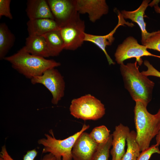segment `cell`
Listing matches in <instances>:
<instances>
[{
    "label": "cell",
    "instance_id": "11",
    "mask_svg": "<svg viewBox=\"0 0 160 160\" xmlns=\"http://www.w3.org/2000/svg\"><path fill=\"white\" fill-rule=\"evenodd\" d=\"M76 9L80 14L87 13L89 20L95 22L107 14L109 7L105 0H75Z\"/></svg>",
    "mask_w": 160,
    "mask_h": 160
},
{
    "label": "cell",
    "instance_id": "7",
    "mask_svg": "<svg viewBox=\"0 0 160 160\" xmlns=\"http://www.w3.org/2000/svg\"><path fill=\"white\" fill-rule=\"evenodd\" d=\"M114 56L117 63L120 65L125 60L133 58H136V61L139 65L143 62L142 57L153 56L160 58V56L149 52L145 46L139 44L137 40L132 36L127 37L118 46Z\"/></svg>",
    "mask_w": 160,
    "mask_h": 160
},
{
    "label": "cell",
    "instance_id": "24",
    "mask_svg": "<svg viewBox=\"0 0 160 160\" xmlns=\"http://www.w3.org/2000/svg\"><path fill=\"white\" fill-rule=\"evenodd\" d=\"M146 47L147 49L156 50L160 52V30L155 33L146 39L142 44Z\"/></svg>",
    "mask_w": 160,
    "mask_h": 160
},
{
    "label": "cell",
    "instance_id": "13",
    "mask_svg": "<svg viewBox=\"0 0 160 160\" xmlns=\"http://www.w3.org/2000/svg\"><path fill=\"white\" fill-rule=\"evenodd\" d=\"M130 132L127 126L122 124L116 126L112 134V148L110 151L112 160H121L125 153V147L126 140Z\"/></svg>",
    "mask_w": 160,
    "mask_h": 160
},
{
    "label": "cell",
    "instance_id": "28",
    "mask_svg": "<svg viewBox=\"0 0 160 160\" xmlns=\"http://www.w3.org/2000/svg\"><path fill=\"white\" fill-rule=\"evenodd\" d=\"M41 160H57V159L53 155L49 153L44 156Z\"/></svg>",
    "mask_w": 160,
    "mask_h": 160
},
{
    "label": "cell",
    "instance_id": "10",
    "mask_svg": "<svg viewBox=\"0 0 160 160\" xmlns=\"http://www.w3.org/2000/svg\"><path fill=\"white\" fill-rule=\"evenodd\" d=\"M54 17L60 27L63 26L77 13L75 0H47Z\"/></svg>",
    "mask_w": 160,
    "mask_h": 160
},
{
    "label": "cell",
    "instance_id": "26",
    "mask_svg": "<svg viewBox=\"0 0 160 160\" xmlns=\"http://www.w3.org/2000/svg\"><path fill=\"white\" fill-rule=\"evenodd\" d=\"M10 0H0V18L4 16L10 19L13 17L10 12Z\"/></svg>",
    "mask_w": 160,
    "mask_h": 160
},
{
    "label": "cell",
    "instance_id": "27",
    "mask_svg": "<svg viewBox=\"0 0 160 160\" xmlns=\"http://www.w3.org/2000/svg\"><path fill=\"white\" fill-rule=\"evenodd\" d=\"M143 63L147 69L146 71L141 72L142 74L147 76H153L160 78V72L156 69L148 61L145 60Z\"/></svg>",
    "mask_w": 160,
    "mask_h": 160
},
{
    "label": "cell",
    "instance_id": "3",
    "mask_svg": "<svg viewBox=\"0 0 160 160\" xmlns=\"http://www.w3.org/2000/svg\"><path fill=\"white\" fill-rule=\"evenodd\" d=\"M135 102L134 122L136 129V140L141 151L148 148L152 139L160 129V119L157 114L149 113L142 102Z\"/></svg>",
    "mask_w": 160,
    "mask_h": 160
},
{
    "label": "cell",
    "instance_id": "1",
    "mask_svg": "<svg viewBox=\"0 0 160 160\" xmlns=\"http://www.w3.org/2000/svg\"><path fill=\"white\" fill-rule=\"evenodd\" d=\"M137 63L120 65V69L125 88L135 102L139 101L147 106L152 99L155 83L139 69Z\"/></svg>",
    "mask_w": 160,
    "mask_h": 160
},
{
    "label": "cell",
    "instance_id": "9",
    "mask_svg": "<svg viewBox=\"0 0 160 160\" xmlns=\"http://www.w3.org/2000/svg\"><path fill=\"white\" fill-rule=\"evenodd\" d=\"M99 144L89 134L83 132L78 137L72 148L73 160H93Z\"/></svg>",
    "mask_w": 160,
    "mask_h": 160
},
{
    "label": "cell",
    "instance_id": "16",
    "mask_svg": "<svg viewBox=\"0 0 160 160\" xmlns=\"http://www.w3.org/2000/svg\"><path fill=\"white\" fill-rule=\"evenodd\" d=\"M26 11L29 20L49 18L55 20L47 0H28Z\"/></svg>",
    "mask_w": 160,
    "mask_h": 160
},
{
    "label": "cell",
    "instance_id": "29",
    "mask_svg": "<svg viewBox=\"0 0 160 160\" xmlns=\"http://www.w3.org/2000/svg\"><path fill=\"white\" fill-rule=\"evenodd\" d=\"M159 117L160 119V108L159 109L158 112L156 113ZM156 144L159 146L160 145V129L158 135L156 136Z\"/></svg>",
    "mask_w": 160,
    "mask_h": 160
},
{
    "label": "cell",
    "instance_id": "5",
    "mask_svg": "<svg viewBox=\"0 0 160 160\" xmlns=\"http://www.w3.org/2000/svg\"><path fill=\"white\" fill-rule=\"evenodd\" d=\"M70 114L74 117L84 120H97L105 114L104 105L94 96L86 95L73 99L69 107Z\"/></svg>",
    "mask_w": 160,
    "mask_h": 160
},
{
    "label": "cell",
    "instance_id": "6",
    "mask_svg": "<svg viewBox=\"0 0 160 160\" xmlns=\"http://www.w3.org/2000/svg\"><path fill=\"white\" fill-rule=\"evenodd\" d=\"M85 24L77 12L60 31L64 43V49L74 50L81 47L84 41Z\"/></svg>",
    "mask_w": 160,
    "mask_h": 160
},
{
    "label": "cell",
    "instance_id": "22",
    "mask_svg": "<svg viewBox=\"0 0 160 160\" xmlns=\"http://www.w3.org/2000/svg\"><path fill=\"white\" fill-rule=\"evenodd\" d=\"M110 132L105 126L102 125L94 128L89 135L95 142L100 144L108 139L111 135Z\"/></svg>",
    "mask_w": 160,
    "mask_h": 160
},
{
    "label": "cell",
    "instance_id": "8",
    "mask_svg": "<svg viewBox=\"0 0 160 160\" xmlns=\"http://www.w3.org/2000/svg\"><path fill=\"white\" fill-rule=\"evenodd\" d=\"M31 80L32 84H41L49 91L52 96L51 102L54 105L57 104L64 96L65 83L64 78L55 68L48 69L42 75Z\"/></svg>",
    "mask_w": 160,
    "mask_h": 160
},
{
    "label": "cell",
    "instance_id": "15",
    "mask_svg": "<svg viewBox=\"0 0 160 160\" xmlns=\"http://www.w3.org/2000/svg\"><path fill=\"white\" fill-rule=\"evenodd\" d=\"M27 25L29 36H42L60 28L55 20L49 18L29 20Z\"/></svg>",
    "mask_w": 160,
    "mask_h": 160
},
{
    "label": "cell",
    "instance_id": "20",
    "mask_svg": "<svg viewBox=\"0 0 160 160\" xmlns=\"http://www.w3.org/2000/svg\"><path fill=\"white\" fill-rule=\"evenodd\" d=\"M136 132L131 131L127 140V151L121 160H137L140 153V146L136 140Z\"/></svg>",
    "mask_w": 160,
    "mask_h": 160
},
{
    "label": "cell",
    "instance_id": "21",
    "mask_svg": "<svg viewBox=\"0 0 160 160\" xmlns=\"http://www.w3.org/2000/svg\"><path fill=\"white\" fill-rule=\"evenodd\" d=\"M112 138V135L111 134L106 141L99 144L93 160H108Z\"/></svg>",
    "mask_w": 160,
    "mask_h": 160
},
{
    "label": "cell",
    "instance_id": "18",
    "mask_svg": "<svg viewBox=\"0 0 160 160\" xmlns=\"http://www.w3.org/2000/svg\"><path fill=\"white\" fill-rule=\"evenodd\" d=\"M46 40L50 56H58L64 49V43L60 30L49 32L42 35Z\"/></svg>",
    "mask_w": 160,
    "mask_h": 160
},
{
    "label": "cell",
    "instance_id": "25",
    "mask_svg": "<svg viewBox=\"0 0 160 160\" xmlns=\"http://www.w3.org/2000/svg\"><path fill=\"white\" fill-rule=\"evenodd\" d=\"M155 153L160 155L159 146L156 144L152 145L148 148L141 151L137 160H149L152 155Z\"/></svg>",
    "mask_w": 160,
    "mask_h": 160
},
{
    "label": "cell",
    "instance_id": "14",
    "mask_svg": "<svg viewBox=\"0 0 160 160\" xmlns=\"http://www.w3.org/2000/svg\"><path fill=\"white\" fill-rule=\"evenodd\" d=\"M150 1V0H144L139 7L136 10L132 11L123 10L120 12L124 19H129L139 25L141 31L142 44L155 32L149 33L147 31L146 23L144 19L145 10L149 6Z\"/></svg>",
    "mask_w": 160,
    "mask_h": 160
},
{
    "label": "cell",
    "instance_id": "31",
    "mask_svg": "<svg viewBox=\"0 0 160 160\" xmlns=\"http://www.w3.org/2000/svg\"><path fill=\"white\" fill-rule=\"evenodd\" d=\"M0 160H1L0 159Z\"/></svg>",
    "mask_w": 160,
    "mask_h": 160
},
{
    "label": "cell",
    "instance_id": "12",
    "mask_svg": "<svg viewBox=\"0 0 160 160\" xmlns=\"http://www.w3.org/2000/svg\"><path fill=\"white\" fill-rule=\"evenodd\" d=\"M118 22L114 28L109 33L105 35H97L85 33L84 41L92 42L97 46L104 53L109 65L115 64L107 52L106 48L107 46L111 45L114 41L115 38L113 35L117 29L121 25L124 24L132 27L134 25L132 23L126 22L121 13L118 11Z\"/></svg>",
    "mask_w": 160,
    "mask_h": 160
},
{
    "label": "cell",
    "instance_id": "4",
    "mask_svg": "<svg viewBox=\"0 0 160 160\" xmlns=\"http://www.w3.org/2000/svg\"><path fill=\"white\" fill-rule=\"evenodd\" d=\"M89 127V125L84 124L80 131L63 140L56 139L51 129L49 131L50 135L45 134L46 138L39 139L38 143L44 146L43 153L52 154L57 160H72V150L74 143L79 136Z\"/></svg>",
    "mask_w": 160,
    "mask_h": 160
},
{
    "label": "cell",
    "instance_id": "19",
    "mask_svg": "<svg viewBox=\"0 0 160 160\" xmlns=\"http://www.w3.org/2000/svg\"><path fill=\"white\" fill-rule=\"evenodd\" d=\"M14 35L11 32L6 24H0V59H4L15 41Z\"/></svg>",
    "mask_w": 160,
    "mask_h": 160
},
{
    "label": "cell",
    "instance_id": "23",
    "mask_svg": "<svg viewBox=\"0 0 160 160\" xmlns=\"http://www.w3.org/2000/svg\"><path fill=\"white\" fill-rule=\"evenodd\" d=\"M38 152L35 149L28 151L23 157V160H34L37 155ZM1 160H14L8 152L6 146L1 147L0 154Z\"/></svg>",
    "mask_w": 160,
    "mask_h": 160
},
{
    "label": "cell",
    "instance_id": "2",
    "mask_svg": "<svg viewBox=\"0 0 160 160\" xmlns=\"http://www.w3.org/2000/svg\"><path fill=\"white\" fill-rule=\"evenodd\" d=\"M13 68L27 78L30 79L42 75L46 70L59 66L60 63L53 60L32 55L23 47L16 53L5 57Z\"/></svg>",
    "mask_w": 160,
    "mask_h": 160
},
{
    "label": "cell",
    "instance_id": "30",
    "mask_svg": "<svg viewBox=\"0 0 160 160\" xmlns=\"http://www.w3.org/2000/svg\"><path fill=\"white\" fill-rule=\"evenodd\" d=\"M155 11L158 13L160 14V7L158 6V4H156L154 6Z\"/></svg>",
    "mask_w": 160,
    "mask_h": 160
},
{
    "label": "cell",
    "instance_id": "17",
    "mask_svg": "<svg viewBox=\"0 0 160 160\" xmlns=\"http://www.w3.org/2000/svg\"><path fill=\"white\" fill-rule=\"evenodd\" d=\"M23 47L32 55L45 58L50 57L46 42L42 36L29 35Z\"/></svg>",
    "mask_w": 160,
    "mask_h": 160
}]
</instances>
